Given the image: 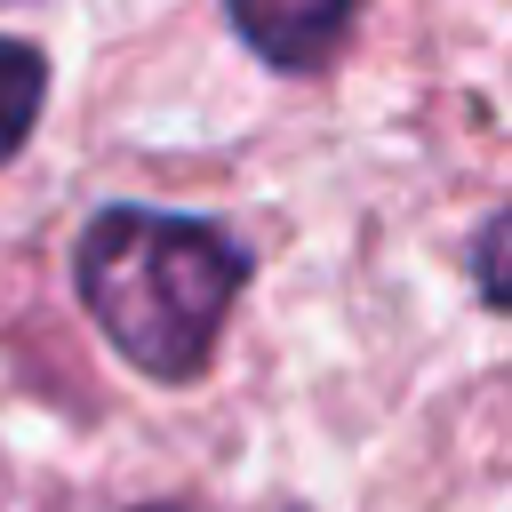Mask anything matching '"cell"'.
I'll return each instance as SVG.
<instances>
[{
  "label": "cell",
  "instance_id": "6da1fadb",
  "mask_svg": "<svg viewBox=\"0 0 512 512\" xmlns=\"http://www.w3.org/2000/svg\"><path fill=\"white\" fill-rule=\"evenodd\" d=\"M72 280L112 352H128V368L184 384L248 280V248L200 216L104 208L72 248Z\"/></svg>",
  "mask_w": 512,
  "mask_h": 512
},
{
  "label": "cell",
  "instance_id": "7a4b0ae2",
  "mask_svg": "<svg viewBox=\"0 0 512 512\" xmlns=\"http://www.w3.org/2000/svg\"><path fill=\"white\" fill-rule=\"evenodd\" d=\"M224 8H232L240 40H248L264 64L304 72V64H320V56L336 48V32L352 24L360 0H224Z\"/></svg>",
  "mask_w": 512,
  "mask_h": 512
},
{
  "label": "cell",
  "instance_id": "277c9868",
  "mask_svg": "<svg viewBox=\"0 0 512 512\" xmlns=\"http://www.w3.org/2000/svg\"><path fill=\"white\" fill-rule=\"evenodd\" d=\"M472 272H480V296L512 312V208H496L472 240Z\"/></svg>",
  "mask_w": 512,
  "mask_h": 512
},
{
  "label": "cell",
  "instance_id": "3957f363",
  "mask_svg": "<svg viewBox=\"0 0 512 512\" xmlns=\"http://www.w3.org/2000/svg\"><path fill=\"white\" fill-rule=\"evenodd\" d=\"M40 96H48V56L24 40H0V160H16V144L32 136Z\"/></svg>",
  "mask_w": 512,
  "mask_h": 512
},
{
  "label": "cell",
  "instance_id": "5b68a950",
  "mask_svg": "<svg viewBox=\"0 0 512 512\" xmlns=\"http://www.w3.org/2000/svg\"><path fill=\"white\" fill-rule=\"evenodd\" d=\"M152 512H168V504H152Z\"/></svg>",
  "mask_w": 512,
  "mask_h": 512
}]
</instances>
